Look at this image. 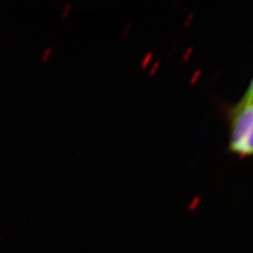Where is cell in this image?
I'll use <instances>...</instances> for the list:
<instances>
[{
	"mask_svg": "<svg viewBox=\"0 0 253 253\" xmlns=\"http://www.w3.org/2000/svg\"><path fill=\"white\" fill-rule=\"evenodd\" d=\"M228 151L239 158L253 155V97H242L227 110Z\"/></svg>",
	"mask_w": 253,
	"mask_h": 253,
	"instance_id": "6da1fadb",
	"label": "cell"
},
{
	"mask_svg": "<svg viewBox=\"0 0 253 253\" xmlns=\"http://www.w3.org/2000/svg\"><path fill=\"white\" fill-rule=\"evenodd\" d=\"M244 97H253V77L251 79V82L249 83L246 92L244 94Z\"/></svg>",
	"mask_w": 253,
	"mask_h": 253,
	"instance_id": "7a4b0ae2",
	"label": "cell"
},
{
	"mask_svg": "<svg viewBox=\"0 0 253 253\" xmlns=\"http://www.w3.org/2000/svg\"><path fill=\"white\" fill-rule=\"evenodd\" d=\"M52 53V49L51 47H46V49L43 51L42 55V61H45L47 59V57H49V55Z\"/></svg>",
	"mask_w": 253,
	"mask_h": 253,
	"instance_id": "3957f363",
	"label": "cell"
},
{
	"mask_svg": "<svg viewBox=\"0 0 253 253\" xmlns=\"http://www.w3.org/2000/svg\"><path fill=\"white\" fill-rule=\"evenodd\" d=\"M1 240H2V237H1V236H0V243H1Z\"/></svg>",
	"mask_w": 253,
	"mask_h": 253,
	"instance_id": "277c9868",
	"label": "cell"
},
{
	"mask_svg": "<svg viewBox=\"0 0 253 253\" xmlns=\"http://www.w3.org/2000/svg\"><path fill=\"white\" fill-rule=\"evenodd\" d=\"M0 49H1V45H0Z\"/></svg>",
	"mask_w": 253,
	"mask_h": 253,
	"instance_id": "5b68a950",
	"label": "cell"
}]
</instances>
